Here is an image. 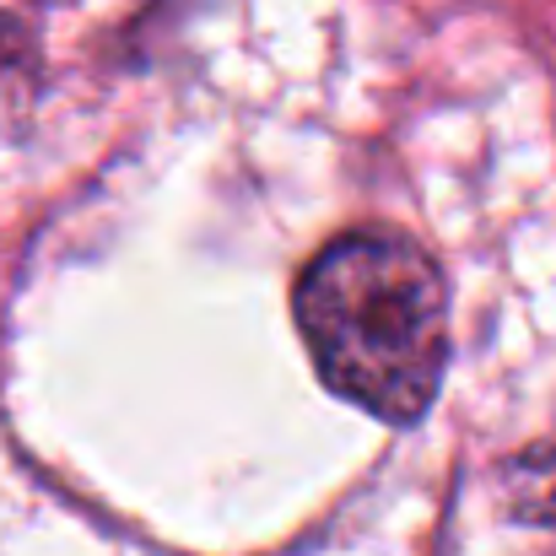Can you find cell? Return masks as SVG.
<instances>
[{"label":"cell","instance_id":"cell-2","mask_svg":"<svg viewBox=\"0 0 556 556\" xmlns=\"http://www.w3.org/2000/svg\"><path fill=\"white\" fill-rule=\"evenodd\" d=\"M519 514L556 530V454H541L535 465H519Z\"/></svg>","mask_w":556,"mask_h":556},{"label":"cell","instance_id":"cell-1","mask_svg":"<svg viewBox=\"0 0 556 556\" xmlns=\"http://www.w3.org/2000/svg\"><path fill=\"white\" fill-rule=\"evenodd\" d=\"M298 330L319 378L383 421H416L448 363V287L400 232H352L298 281Z\"/></svg>","mask_w":556,"mask_h":556}]
</instances>
